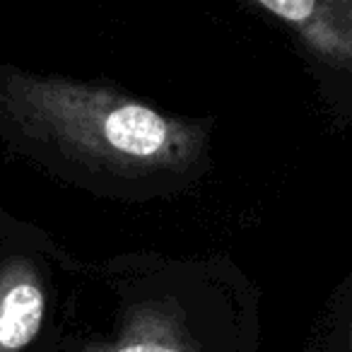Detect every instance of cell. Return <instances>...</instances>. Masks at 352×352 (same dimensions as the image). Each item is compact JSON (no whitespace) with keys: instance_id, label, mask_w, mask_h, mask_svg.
I'll return each instance as SVG.
<instances>
[{"instance_id":"obj_1","label":"cell","mask_w":352,"mask_h":352,"mask_svg":"<svg viewBox=\"0 0 352 352\" xmlns=\"http://www.w3.org/2000/svg\"><path fill=\"white\" fill-rule=\"evenodd\" d=\"M212 133V116L164 111L116 85L0 63V138L97 198L184 196L210 174Z\"/></svg>"},{"instance_id":"obj_2","label":"cell","mask_w":352,"mask_h":352,"mask_svg":"<svg viewBox=\"0 0 352 352\" xmlns=\"http://www.w3.org/2000/svg\"><path fill=\"white\" fill-rule=\"evenodd\" d=\"M294 41L323 111L352 126V0H239Z\"/></svg>"},{"instance_id":"obj_3","label":"cell","mask_w":352,"mask_h":352,"mask_svg":"<svg viewBox=\"0 0 352 352\" xmlns=\"http://www.w3.org/2000/svg\"><path fill=\"white\" fill-rule=\"evenodd\" d=\"M46 273L36 251L0 256V352H22L44 326Z\"/></svg>"},{"instance_id":"obj_4","label":"cell","mask_w":352,"mask_h":352,"mask_svg":"<svg viewBox=\"0 0 352 352\" xmlns=\"http://www.w3.org/2000/svg\"><path fill=\"white\" fill-rule=\"evenodd\" d=\"M126 316L121 340L107 352H184L182 307L171 294L135 292Z\"/></svg>"},{"instance_id":"obj_5","label":"cell","mask_w":352,"mask_h":352,"mask_svg":"<svg viewBox=\"0 0 352 352\" xmlns=\"http://www.w3.org/2000/svg\"><path fill=\"white\" fill-rule=\"evenodd\" d=\"M347 347L352 350V311H350V321H347Z\"/></svg>"}]
</instances>
